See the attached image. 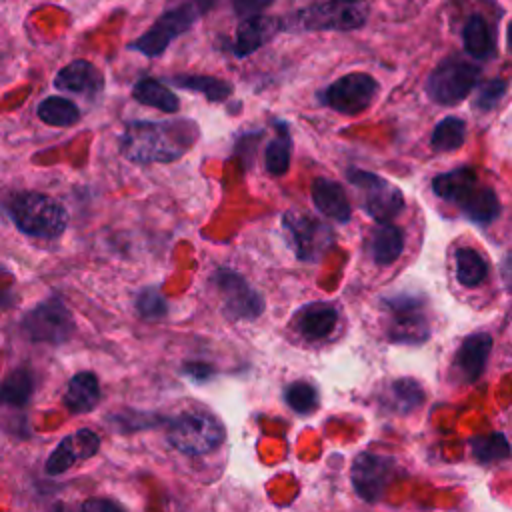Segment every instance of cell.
<instances>
[{
	"mask_svg": "<svg viewBox=\"0 0 512 512\" xmlns=\"http://www.w3.org/2000/svg\"><path fill=\"white\" fill-rule=\"evenodd\" d=\"M492 350V336L486 332L470 334L462 340L454 356V370L458 372L462 382H476L488 362Z\"/></svg>",
	"mask_w": 512,
	"mask_h": 512,
	"instance_id": "cell-15",
	"label": "cell"
},
{
	"mask_svg": "<svg viewBox=\"0 0 512 512\" xmlns=\"http://www.w3.org/2000/svg\"><path fill=\"white\" fill-rule=\"evenodd\" d=\"M282 226L290 248L304 262H316L334 242V232L328 224L296 210H288L282 216Z\"/></svg>",
	"mask_w": 512,
	"mask_h": 512,
	"instance_id": "cell-11",
	"label": "cell"
},
{
	"mask_svg": "<svg viewBox=\"0 0 512 512\" xmlns=\"http://www.w3.org/2000/svg\"><path fill=\"white\" fill-rule=\"evenodd\" d=\"M212 284L222 296L224 312L232 320H256L262 316L266 304L262 294L248 284V280L230 268H218Z\"/></svg>",
	"mask_w": 512,
	"mask_h": 512,
	"instance_id": "cell-12",
	"label": "cell"
},
{
	"mask_svg": "<svg viewBox=\"0 0 512 512\" xmlns=\"http://www.w3.org/2000/svg\"><path fill=\"white\" fill-rule=\"evenodd\" d=\"M38 118L48 126H72L80 120V108L64 96H48L36 108Z\"/></svg>",
	"mask_w": 512,
	"mask_h": 512,
	"instance_id": "cell-30",
	"label": "cell"
},
{
	"mask_svg": "<svg viewBox=\"0 0 512 512\" xmlns=\"http://www.w3.org/2000/svg\"><path fill=\"white\" fill-rule=\"evenodd\" d=\"M98 448H100V436L96 432H92L90 428L74 430L72 434L64 436L56 444V448L52 450V454L46 460L44 470L50 476L64 474L74 464L92 458L98 452Z\"/></svg>",
	"mask_w": 512,
	"mask_h": 512,
	"instance_id": "cell-14",
	"label": "cell"
},
{
	"mask_svg": "<svg viewBox=\"0 0 512 512\" xmlns=\"http://www.w3.org/2000/svg\"><path fill=\"white\" fill-rule=\"evenodd\" d=\"M170 82L182 90L200 92L210 102H224L232 94V84L216 78V76H204V74H178L172 76Z\"/></svg>",
	"mask_w": 512,
	"mask_h": 512,
	"instance_id": "cell-28",
	"label": "cell"
},
{
	"mask_svg": "<svg viewBox=\"0 0 512 512\" xmlns=\"http://www.w3.org/2000/svg\"><path fill=\"white\" fill-rule=\"evenodd\" d=\"M276 20L268 18V16H250V18H242L238 30H236V40H234V54L238 58H246L252 52H256L262 44H266L272 34L276 32Z\"/></svg>",
	"mask_w": 512,
	"mask_h": 512,
	"instance_id": "cell-20",
	"label": "cell"
},
{
	"mask_svg": "<svg viewBox=\"0 0 512 512\" xmlns=\"http://www.w3.org/2000/svg\"><path fill=\"white\" fill-rule=\"evenodd\" d=\"M274 138L268 142L266 152H264V166L268 170V174L272 176H284L290 168V156H292V136H290V126L280 120L274 118Z\"/></svg>",
	"mask_w": 512,
	"mask_h": 512,
	"instance_id": "cell-25",
	"label": "cell"
},
{
	"mask_svg": "<svg viewBox=\"0 0 512 512\" xmlns=\"http://www.w3.org/2000/svg\"><path fill=\"white\" fill-rule=\"evenodd\" d=\"M454 260H456V280L462 286L474 288L486 280L488 264L484 256L474 248H468V246L458 248L454 254Z\"/></svg>",
	"mask_w": 512,
	"mask_h": 512,
	"instance_id": "cell-29",
	"label": "cell"
},
{
	"mask_svg": "<svg viewBox=\"0 0 512 512\" xmlns=\"http://www.w3.org/2000/svg\"><path fill=\"white\" fill-rule=\"evenodd\" d=\"M284 400L296 414H302V416L312 414L318 408V402H320L318 400V390L306 380L290 382L284 388Z\"/></svg>",
	"mask_w": 512,
	"mask_h": 512,
	"instance_id": "cell-34",
	"label": "cell"
},
{
	"mask_svg": "<svg viewBox=\"0 0 512 512\" xmlns=\"http://www.w3.org/2000/svg\"><path fill=\"white\" fill-rule=\"evenodd\" d=\"M506 46H508V50L512 52V20H510V24H508V28H506Z\"/></svg>",
	"mask_w": 512,
	"mask_h": 512,
	"instance_id": "cell-42",
	"label": "cell"
},
{
	"mask_svg": "<svg viewBox=\"0 0 512 512\" xmlns=\"http://www.w3.org/2000/svg\"><path fill=\"white\" fill-rule=\"evenodd\" d=\"M346 178L352 186L358 188L362 208L372 220L388 222L402 212L404 194L396 184H392L384 176H378L362 168H348Z\"/></svg>",
	"mask_w": 512,
	"mask_h": 512,
	"instance_id": "cell-6",
	"label": "cell"
},
{
	"mask_svg": "<svg viewBox=\"0 0 512 512\" xmlns=\"http://www.w3.org/2000/svg\"><path fill=\"white\" fill-rule=\"evenodd\" d=\"M188 2H192L202 14H204L206 10H210V8L216 4V0H188Z\"/></svg>",
	"mask_w": 512,
	"mask_h": 512,
	"instance_id": "cell-41",
	"label": "cell"
},
{
	"mask_svg": "<svg viewBox=\"0 0 512 512\" xmlns=\"http://www.w3.org/2000/svg\"><path fill=\"white\" fill-rule=\"evenodd\" d=\"M386 310V338L394 344L418 346L430 338L426 302L420 294L398 292L382 300Z\"/></svg>",
	"mask_w": 512,
	"mask_h": 512,
	"instance_id": "cell-3",
	"label": "cell"
},
{
	"mask_svg": "<svg viewBox=\"0 0 512 512\" xmlns=\"http://www.w3.org/2000/svg\"><path fill=\"white\" fill-rule=\"evenodd\" d=\"M274 0H230L234 12L240 18H250V16H258L262 14Z\"/></svg>",
	"mask_w": 512,
	"mask_h": 512,
	"instance_id": "cell-37",
	"label": "cell"
},
{
	"mask_svg": "<svg viewBox=\"0 0 512 512\" xmlns=\"http://www.w3.org/2000/svg\"><path fill=\"white\" fill-rule=\"evenodd\" d=\"M136 312L144 320H160L168 314V304L156 286L144 288L136 298Z\"/></svg>",
	"mask_w": 512,
	"mask_h": 512,
	"instance_id": "cell-35",
	"label": "cell"
},
{
	"mask_svg": "<svg viewBox=\"0 0 512 512\" xmlns=\"http://www.w3.org/2000/svg\"><path fill=\"white\" fill-rule=\"evenodd\" d=\"M458 208L474 224H492L500 216V200L496 192L480 182L458 202Z\"/></svg>",
	"mask_w": 512,
	"mask_h": 512,
	"instance_id": "cell-22",
	"label": "cell"
},
{
	"mask_svg": "<svg viewBox=\"0 0 512 512\" xmlns=\"http://www.w3.org/2000/svg\"><path fill=\"white\" fill-rule=\"evenodd\" d=\"M54 86L70 94H82L86 98H94L96 94L102 92L104 78H102V72L92 62L74 60L56 74Z\"/></svg>",
	"mask_w": 512,
	"mask_h": 512,
	"instance_id": "cell-17",
	"label": "cell"
},
{
	"mask_svg": "<svg viewBox=\"0 0 512 512\" xmlns=\"http://www.w3.org/2000/svg\"><path fill=\"white\" fill-rule=\"evenodd\" d=\"M500 278L508 292H512V250L506 252V256L500 262Z\"/></svg>",
	"mask_w": 512,
	"mask_h": 512,
	"instance_id": "cell-39",
	"label": "cell"
},
{
	"mask_svg": "<svg viewBox=\"0 0 512 512\" xmlns=\"http://www.w3.org/2000/svg\"><path fill=\"white\" fill-rule=\"evenodd\" d=\"M36 382L34 374L28 368H14L2 382V402L6 406H26L34 394Z\"/></svg>",
	"mask_w": 512,
	"mask_h": 512,
	"instance_id": "cell-31",
	"label": "cell"
},
{
	"mask_svg": "<svg viewBox=\"0 0 512 512\" xmlns=\"http://www.w3.org/2000/svg\"><path fill=\"white\" fill-rule=\"evenodd\" d=\"M506 90H508V82L502 78H492V80L484 82L476 92L474 108L480 112H490L504 98Z\"/></svg>",
	"mask_w": 512,
	"mask_h": 512,
	"instance_id": "cell-36",
	"label": "cell"
},
{
	"mask_svg": "<svg viewBox=\"0 0 512 512\" xmlns=\"http://www.w3.org/2000/svg\"><path fill=\"white\" fill-rule=\"evenodd\" d=\"M312 202L318 212H322L326 218L346 224L352 216L350 200L344 192V188L330 178H316L312 184Z\"/></svg>",
	"mask_w": 512,
	"mask_h": 512,
	"instance_id": "cell-18",
	"label": "cell"
},
{
	"mask_svg": "<svg viewBox=\"0 0 512 512\" xmlns=\"http://www.w3.org/2000/svg\"><path fill=\"white\" fill-rule=\"evenodd\" d=\"M382 402L392 412L408 414L424 402V390L414 378H396L388 382L382 394Z\"/></svg>",
	"mask_w": 512,
	"mask_h": 512,
	"instance_id": "cell-24",
	"label": "cell"
},
{
	"mask_svg": "<svg viewBox=\"0 0 512 512\" xmlns=\"http://www.w3.org/2000/svg\"><path fill=\"white\" fill-rule=\"evenodd\" d=\"M132 96L136 102L156 108L160 112L174 114L180 108L178 96L168 86H164L160 80H154V78H140L132 88Z\"/></svg>",
	"mask_w": 512,
	"mask_h": 512,
	"instance_id": "cell-26",
	"label": "cell"
},
{
	"mask_svg": "<svg viewBox=\"0 0 512 512\" xmlns=\"http://www.w3.org/2000/svg\"><path fill=\"white\" fill-rule=\"evenodd\" d=\"M472 456L482 464H494L510 454L508 438L502 432H488V434H476L468 440Z\"/></svg>",
	"mask_w": 512,
	"mask_h": 512,
	"instance_id": "cell-32",
	"label": "cell"
},
{
	"mask_svg": "<svg viewBox=\"0 0 512 512\" xmlns=\"http://www.w3.org/2000/svg\"><path fill=\"white\" fill-rule=\"evenodd\" d=\"M182 372L188 378H192L194 382H206V380H210L214 376V368L208 362H196V360L186 362L182 366Z\"/></svg>",
	"mask_w": 512,
	"mask_h": 512,
	"instance_id": "cell-38",
	"label": "cell"
},
{
	"mask_svg": "<svg viewBox=\"0 0 512 512\" xmlns=\"http://www.w3.org/2000/svg\"><path fill=\"white\" fill-rule=\"evenodd\" d=\"M476 184H478L476 172L470 166H460V168L438 174L432 180V190L438 198L450 204H458Z\"/></svg>",
	"mask_w": 512,
	"mask_h": 512,
	"instance_id": "cell-23",
	"label": "cell"
},
{
	"mask_svg": "<svg viewBox=\"0 0 512 512\" xmlns=\"http://www.w3.org/2000/svg\"><path fill=\"white\" fill-rule=\"evenodd\" d=\"M22 332L32 342L62 344L74 332V316L58 296H50L26 312L22 318Z\"/></svg>",
	"mask_w": 512,
	"mask_h": 512,
	"instance_id": "cell-7",
	"label": "cell"
},
{
	"mask_svg": "<svg viewBox=\"0 0 512 512\" xmlns=\"http://www.w3.org/2000/svg\"><path fill=\"white\" fill-rule=\"evenodd\" d=\"M368 250L370 258L378 266H388L400 258L404 252V234L398 226H394L390 220L388 222H378L368 240Z\"/></svg>",
	"mask_w": 512,
	"mask_h": 512,
	"instance_id": "cell-19",
	"label": "cell"
},
{
	"mask_svg": "<svg viewBox=\"0 0 512 512\" xmlns=\"http://www.w3.org/2000/svg\"><path fill=\"white\" fill-rule=\"evenodd\" d=\"M362 0H328L310 6L294 16V26L302 30H354L366 22Z\"/></svg>",
	"mask_w": 512,
	"mask_h": 512,
	"instance_id": "cell-10",
	"label": "cell"
},
{
	"mask_svg": "<svg viewBox=\"0 0 512 512\" xmlns=\"http://www.w3.org/2000/svg\"><path fill=\"white\" fill-rule=\"evenodd\" d=\"M198 128L190 120L128 122L120 136V152L140 164L172 162L184 156L196 142Z\"/></svg>",
	"mask_w": 512,
	"mask_h": 512,
	"instance_id": "cell-1",
	"label": "cell"
},
{
	"mask_svg": "<svg viewBox=\"0 0 512 512\" xmlns=\"http://www.w3.org/2000/svg\"><path fill=\"white\" fill-rule=\"evenodd\" d=\"M462 42L468 56L476 60H488L494 56V36L488 22L480 14H472L462 30Z\"/></svg>",
	"mask_w": 512,
	"mask_h": 512,
	"instance_id": "cell-27",
	"label": "cell"
},
{
	"mask_svg": "<svg viewBox=\"0 0 512 512\" xmlns=\"http://www.w3.org/2000/svg\"><path fill=\"white\" fill-rule=\"evenodd\" d=\"M378 94V82L366 72H350L320 92V102L338 114L356 116L370 108Z\"/></svg>",
	"mask_w": 512,
	"mask_h": 512,
	"instance_id": "cell-8",
	"label": "cell"
},
{
	"mask_svg": "<svg viewBox=\"0 0 512 512\" xmlns=\"http://www.w3.org/2000/svg\"><path fill=\"white\" fill-rule=\"evenodd\" d=\"M396 472V460L376 452H360L350 468L352 488L364 502H378L392 482Z\"/></svg>",
	"mask_w": 512,
	"mask_h": 512,
	"instance_id": "cell-13",
	"label": "cell"
},
{
	"mask_svg": "<svg viewBox=\"0 0 512 512\" xmlns=\"http://www.w3.org/2000/svg\"><path fill=\"white\" fill-rule=\"evenodd\" d=\"M4 210L14 226L32 238L52 240L58 238L68 224L66 208L52 196L40 192H14L6 198Z\"/></svg>",
	"mask_w": 512,
	"mask_h": 512,
	"instance_id": "cell-2",
	"label": "cell"
},
{
	"mask_svg": "<svg viewBox=\"0 0 512 512\" xmlns=\"http://www.w3.org/2000/svg\"><path fill=\"white\" fill-rule=\"evenodd\" d=\"M82 508H84V510H96V512H102V510L112 512V510H118V508H122V506H120V504H116V502H112V500L92 498V500L84 502V504H82Z\"/></svg>",
	"mask_w": 512,
	"mask_h": 512,
	"instance_id": "cell-40",
	"label": "cell"
},
{
	"mask_svg": "<svg viewBox=\"0 0 512 512\" xmlns=\"http://www.w3.org/2000/svg\"><path fill=\"white\" fill-rule=\"evenodd\" d=\"M200 14L202 12L192 2H184L178 8H170L152 24V28H148L142 36L130 42L128 50L140 52L148 58H156L168 48V44L176 36L190 30Z\"/></svg>",
	"mask_w": 512,
	"mask_h": 512,
	"instance_id": "cell-9",
	"label": "cell"
},
{
	"mask_svg": "<svg viewBox=\"0 0 512 512\" xmlns=\"http://www.w3.org/2000/svg\"><path fill=\"white\" fill-rule=\"evenodd\" d=\"M224 438L226 430L222 422L214 414L200 410L178 414L166 432L168 444L186 456L208 454L216 450Z\"/></svg>",
	"mask_w": 512,
	"mask_h": 512,
	"instance_id": "cell-4",
	"label": "cell"
},
{
	"mask_svg": "<svg viewBox=\"0 0 512 512\" xmlns=\"http://www.w3.org/2000/svg\"><path fill=\"white\" fill-rule=\"evenodd\" d=\"M480 78V68L460 56L444 58L426 80V94L440 106L462 102Z\"/></svg>",
	"mask_w": 512,
	"mask_h": 512,
	"instance_id": "cell-5",
	"label": "cell"
},
{
	"mask_svg": "<svg viewBox=\"0 0 512 512\" xmlns=\"http://www.w3.org/2000/svg\"><path fill=\"white\" fill-rule=\"evenodd\" d=\"M466 138V122L458 116L442 118L430 136V146L436 152H452L464 144Z\"/></svg>",
	"mask_w": 512,
	"mask_h": 512,
	"instance_id": "cell-33",
	"label": "cell"
},
{
	"mask_svg": "<svg viewBox=\"0 0 512 512\" xmlns=\"http://www.w3.org/2000/svg\"><path fill=\"white\" fill-rule=\"evenodd\" d=\"M338 324V308L330 302H310L294 316V328L304 340L328 338Z\"/></svg>",
	"mask_w": 512,
	"mask_h": 512,
	"instance_id": "cell-16",
	"label": "cell"
},
{
	"mask_svg": "<svg viewBox=\"0 0 512 512\" xmlns=\"http://www.w3.org/2000/svg\"><path fill=\"white\" fill-rule=\"evenodd\" d=\"M100 396L102 394H100V384L96 374L78 372L70 378L62 402L72 414H86L96 408V404L100 402Z\"/></svg>",
	"mask_w": 512,
	"mask_h": 512,
	"instance_id": "cell-21",
	"label": "cell"
}]
</instances>
